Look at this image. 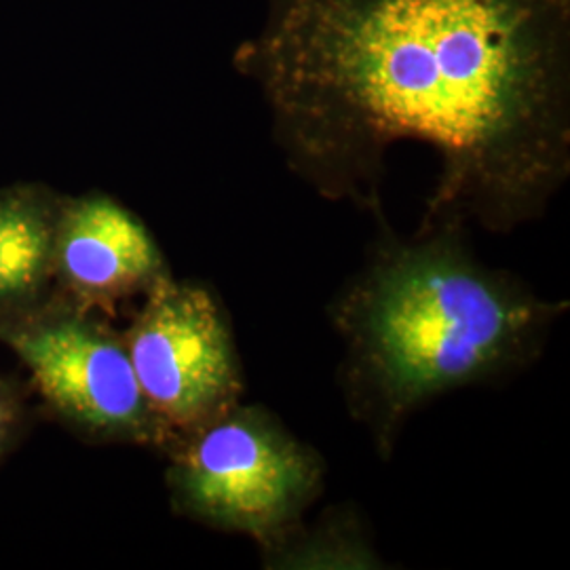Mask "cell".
<instances>
[{
    "instance_id": "obj_1",
    "label": "cell",
    "mask_w": 570,
    "mask_h": 570,
    "mask_svg": "<svg viewBox=\"0 0 570 570\" xmlns=\"http://www.w3.org/2000/svg\"><path fill=\"white\" fill-rule=\"evenodd\" d=\"M235 68L287 167L385 218L389 146L440 159L421 226L508 235L570 176V0H268Z\"/></svg>"
},
{
    "instance_id": "obj_6",
    "label": "cell",
    "mask_w": 570,
    "mask_h": 570,
    "mask_svg": "<svg viewBox=\"0 0 570 570\" xmlns=\"http://www.w3.org/2000/svg\"><path fill=\"white\" fill-rule=\"evenodd\" d=\"M169 275L161 245L129 207L102 190L61 197L56 298L110 320L122 303L144 296Z\"/></svg>"
},
{
    "instance_id": "obj_7",
    "label": "cell",
    "mask_w": 570,
    "mask_h": 570,
    "mask_svg": "<svg viewBox=\"0 0 570 570\" xmlns=\"http://www.w3.org/2000/svg\"><path fill=\"white\" fill-rule=\"evenodd\" d=\"M61 197L39 183L0 188V324L53 296Z\"/></svg>"
},
{
    "instance_id": "obj_5",
    "label": "cell",
    "mask_w": 570,
    "mask_h": 570,
    "mask_svg": "<svg viewBox=\"0 0 570 570\" xmlns=\"http://www.w3.org/2000/svg\"><path fill=\"white\" fill-rule=\"evenodd\" d=\"M122 338L167 449L244 402L233 327L207 285L165 277L144 294Z\"/></svg>"
},
{
    "instance_id": "obj_8",
    "label": "cell",
    "mask_w": 570,
    "mask_h": 570,
    "mask_svg": "<svg viewBox=\"0 0 570 570\" xmlns=\"http://www.w3.org/2000/svg\"><path fill=\"white\" fill-rule=\"evenodd\" d=\"M30 410L18 383L0 374V463L20 446L28 431Z\"/></svg>"
},
{
    "instance_id": "obj_3",
    "label": "cell",
    "mask_w": 570,
    "mask_h": 570,
    "mask_svg": "<svg viewBox=\"0 0 570 570\" xmlns=\"http://www.w3.org/2000/svg\"><path fill=\"white\" fill-rule=\"evenodd\" d=\"M176 515L245 534L265 556L303 529L326 484L324 456L258 404H237L165 450Z\"/></svg>"
},
{
    "instance_id": "obj_4",
    "label": "cell",
    "mask_w": 570,
    "mask_h": 570,
    "mask_svg": "<svg viewBox=\"0 0 570 570\" xmlns=\"http://www.w3.org/2000/svg\"><path fill=\"white\" fill-rule=\"evenodd\" d=\"M0 343L28 367L53 419L82 442L167 449L122 332L108 317L51 296L39 308L2 322Z\"/></svg>"
},
{
    "instance_id": "obj_2",
    "label": "cell",
    "mask_w": 570,
    "mask_h": 570,
    "mask_svg": "<svg viewBox=\"0 0 570 570\" xmlns=\"http://www.w3.org/2000/svg\"><path fill=\"white\" fill-rule=\"evenodd\" d=\"M569 308L482 263L465 226H419L400 237L383 218L366 265L327 305L343 341L346 412L387 461L419 407L527 370Z\"/></svg>"
}]
</instances>
